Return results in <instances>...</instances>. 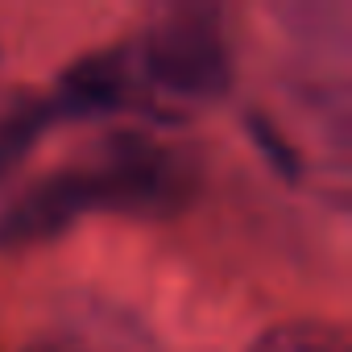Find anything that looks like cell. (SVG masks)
Listing matches in <instances>:
<instances>
[{
    "instance_id": "6da1fadb",
    "label": "cell",
    "mask_w": 352,
    "mask_h": 352,
    "mask_svg": "<svg viewBox=\"0 0 352 352\" xmlns=\"http://www.w3.org/2000/svg\"><path fill=\"white\" fill-rule=\"evenodd\" d=\"M187 157L145 137L112 141L104 153L54 170L0 212V245L30 249L91 212H166L187 199Z\"/></svg>"
},
{
    "instance_id": "7a4b0ae2",
    "label": "cell",
    "mask_w": 352,
    "mask_h": 352,
    "mask_svg": "<svg viewBox=\"0 0 352 352\" xmlns=\"http://www.w3.org/2000/svg\"><path fill=\"white\" fill-rule=\"evenodd\" d=\"M124 108L153 120H187L232 83V50L216 13L179 9L157 17L137 42L116 46Z\"/></svg>"
},
{
    "instance_id": "277c9868",
    "label": "cell",
    "mask_w": 352,
    "mask_h": 352,
    "mask_svg": "<svg viewBox=\"0 0 352 352\" xmlns=\"http://www.w3.org/2000/svg\"><path fill=\"white\" fill-rule=\"evenodd\" d=\"M249 352H348V340L323 323H282L270 327Z\"/></svg>"
},
{
    "instance_id": "3957f363",
    "label": "cell",
    "mask_w": 352,
    "mask_h": 352,
    "mask_svg": "<svg viewBox=\"0 0 352 352\" xmlns=\"http://www.w3.org/2000/svg\"><path fill=\"white\" fill-rule=\"evenodd\" d=\"M21 352H157V340L124 307L87 298L42 323Z\"/></svg>"
}]
</instances>
